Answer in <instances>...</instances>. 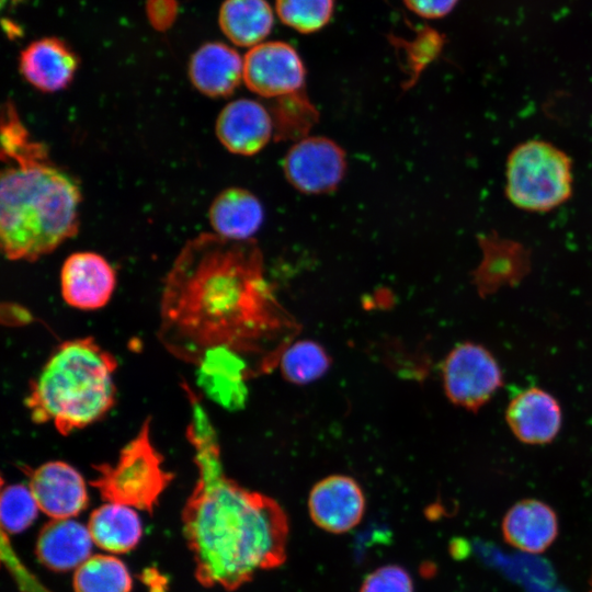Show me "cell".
Instances as JSON below:
<instances>
[{
	"mask_svg": "<svg viewBox=\"0 0 592 592\" xmlns=\"http://www.w3.org/2000/svg\"><path fill=\"white\" fill-rule=\"evenodd\" d=\"M196 366L198 384L210 399L228 409L244 405L246 380L252 372L242 355L226 348H215L206 351Z\"/></svg>",
	"mask_w": 592,
	"mask_h": 592,
	"instance_id": "cell-17",
	"label": "cell"
},
{
	"mask_svg": "<svg viewBox=\"0 0 592 592\" xmlns=\"http://www.w3.org/2000/svg\"><path fill=\"white\" fill-rule=\"evenodd\" d=\"M512 434L522 443L544 445L560 432L562 411L558 400L547 390L530 387L517 392L505 410Z\"/></svg>",
	"mask_w": 592,
	"mask_h": 592,
	"instance_id": "cell-14",
	"label": "cell"
},
{
	"mask_svg": "<svg viewBox=\"0 0 592 592\" xmlns=\"http://www.w3.org/2000/svg\"><path fill=\"white\" fill-rule=\"evenodd\" d=\"M218 24L232 44L253 47L270 35L274 11L267 0H225L219 9Z\"/></svg>",
	"mask_w": 592,
	"mask_h": 592,
	"instance_id": "cell-22",
	"label": "cell"
},
{
	"mask_svg": "<svg viewBox=\"0 0 592 592\" xmlns=\"http://www.w3.org/2000/svg\"><path fill=\"white\" fill-rule=\"evenodd\" d=\"M79 57L62 38L45 36L30 43L19 57L23 79L41 92L66 89L79 67Z\"/></svg>",
	"mask_w": 592,
	"mask_h": 592,
	"instance_id": "cell-13",
	"label": "cell"
},
{
	"mask_svg": "<svg viewBox=\"0 0 592 592\" xmlns=\"http://www.w3.org/2000/svg\"><path fill=\"white\" fill-rule=\"evenodd\" d=\"M115 286V270L99 253L75 252L61 266V296L73 308L81 310L102 308L111 299Z\"/></svg>",
	"mask_w": 592,
	"mask_h": 592,
	"instance_id": "cell-12",
	"label": "cell"
},
{
	"mask_svg": "<svg viewBox=\"0 0 592 592\" xmlns=\"http://www.w3.org/2000/svg\"><path fill=\"white\" fill-rule=\"evenodd\" d=\"M0 246L11 261H36L79 230L78 181L32 136L11 100L0 121Z\"/></svg>",
	"mask_w": 592,
	"mask_h": 592,
	"instance_id": "cell-3",
	"label": "cell"
},
{
	"mask_svg": "<svg viewBox=\"0 0 592 592\" xmlns=\"http://www.w3.org/2000/svg\"><path fill=\"white\" fill-rule=\"evenodd\" d=\"M406 7L424 19H439L447 15L458 0H403Z\"/></svg>",
	"mask_w": 592,
	"mask_h": 592,
	"instance_id": "cell-31",
	"label": "cell"
},
{
	"mask_svg": "<svg viewBox=\"0 0 592 592\" xmlns=\"http://www.w3.org/2000/svg\"><path fill=\"white\" fill-rule=\"evenodd\" d=\"M282 376L292 384L307 385L320 379L330 368L326 349L314 340L289 343L278 358Z\"/></svg>",
	"mask_w": 592,
	"mask_h": 592,
	"instance_id": "cell-24",
	"label": "cell"
},
{
	"mask_svg": "<svg viewBox=\"0 0 592 592\" xmlns=\"http://www.w3.org/2000/svg\"><path fill=\"white\" fill-rule=\"evenodd\" d=\"M183 388L192 411L186 436L198 473L182 511L183 534L196 580L234 591L285 561L288 519L274 499L225 475L214 428L200 398L187 385Z\"/></svg>",
	"mask_w": 592,
	"mask_h": 592,
	"instance_id": "cell-2",
	"label": "cell"
},
{
	"mask_svg": "<svg viewBox=\"0 0 592 592\" xmlns=\"http://www.w3.org/2000/svg\"><path fill=\"white\" fill-rule=\"evenodd\" d=\"M208 218L214 234L234 241L250 240L263 223L258 197L241 187H229L212 202Z\"/></svg>",
	"mask_w": 592,
	"mask_h": 592,
	"instance_id": "cell-20",
	"label": "cell"
},
{
	"mask_svg": "<svg viewBox=\"0 0 592 592\" xmlns=\"http://www.w3.org/2000/svg\"><path fill=\"white\" fill-rule=\"evenodd\" d=\"M39 508L29 486L13 483L1 488V530L18 534L29 528L36 520Z\"/></svg>",
	"mask_w": 592,
	"mask_h": 592,
	"instance_id": "cell-27",
	"label": "cell"
},
{
	"mask_svg": "<svg viewBox=\"0 0 592 592\" xmlns=\"http://www.w3.org/2000/svg\"><path fill=\"white\" fill-rule=\"evenodd\" d=\"M75 592H130L133 580L126 565L112 555H94L75 570Z\"/></svg>",
	"mask_w": 592,
	"mask_h": 592,
	"instance_id": "cell-23",
	"label": "cell"
},
{
	"mask_svg": "<svg viewBox=\"0 0 592 592\" xmlns=\"http://www.w3.org/2000/svg\"><path fill=\"white\" fill-rule=\"evenodd\" d=\"M589 592H592V573H591V578H590V589H589Z\"/></svg>",
	"mask_w": 592,
	"mask_h": 592,
	"instance_id": "cell-32",
	"label": "cell"
},
{
	"mask_svg": "<svg viewBox=\"0 0 592 592\" xmlns=\"http://www.w3.org/2000/svg\"><path fill=\"white\" fill-rule=\"evenodd\" d=\"M26 474L39 511L50 519H72L88 506L84 479L68 463L47 462L36 468H27Z\"/></svg>",
	"mask_w": 592,
	"mask_h": 592,
	"instance_id": "cell-11",
	"label": "cell"
},
{
	"mask_svg": "<svg viewBox=\"0 0 592 592\" xmlns=\"http://www.w3.org/2000/svg\"><path fill=\"white\" fill-rule=\"evenodd\" d=\"M558 534L555 511L536 499H524L512 505L502 521L504 540L520 550L538 554L546 550Z\"/></svg>",
	"mask_w": 592,
	"mask_h": 592,
	"instance_id": "cell-19",
	"label": "cell"
},
{
	"mask_svg": "<svg viewBox=\"0 0 592 592\" xmlns=\"http://www.w3.org/2000/svg\"><path fill=\"white\" fill-rule=\"evenodd\" d=\"M306 70L288 43L270 41L251 47L243 58V81L249 90L278 99L301 90Z\"/></svg>",
	"mask_w": 592,
	"mask_h": 592,
	"instance_id": "cell-8",
	"label": "cell"
},
{
	"mask_svg": "<svg viewBox=\"0 0 592 592\" xmlns=\"http://www.w3.org/2000/svg\"><path fill=\"white\" fill-rule=\"evenodd\" d=\"M93 543L112 554L134 549L143 535V525L132 506L106 502L93 510L87 525Z\"/></svg>",
	"mask_w": 592,
	"mask_h": 592,
	"instance_id": "cell-21",
	"label": "cell"
},
{
	"mask_svg": "<svg viewBox=\"0 0 592 592\" xmlns=\"http://www.w3.org/2000/svg\"><path fill=\"white\" fill-rule=\"evenodd\" d=\"M93 540L88 527L72 519L50 520L37 535L35 554L49 570L77 569L91 557Z\"/></svg>",
	"mask_w": 592,
	"mask_h": 592,
	"instance_id": "cell-18",
	"label": "cell"
},
{
	"mask_svg": "<svg viewBox=\"0 0 592 592\" xmlns=\"http://www.w3.org/2000/svg\"><path fill=\"white\" fill-rule=\"evenodd\" d=\"M365 505V496L357 481L341 474L320 479L308 496L311 521L332 534L353 530L362 521Z\"/></svg>",
	"mask_w": 592,
	"mask_h": 592,
	"instance_id": "cell-10",
	"label": "cell"
},
{
	"mask_svg": "<svg viewBox=\"0 0 592 592\" xmlns=\"http://www.w3.org/2000/svg\"><path fill=\"white\" fill-rule=\"evenodd\" d=\"M272 118L280 139L300 138L316 122L317 111L300 90L278 98Z\"/></svg>",
	"mask_w": 592,
	"mask_h": 592,
	"instance_id": "cell-26",
	"label": "cell"
},
{
	"mask_svg": "<svg viewBox=\"0 0 592 592\" xmlns=\"http://www.w3.org/2000/svg\"><path fill=\"white\" fill-rule=\"evenodd\" d=\"M443 388L457 407L476 412L488 403L503 385V374L493 354L476 342L454 346L442 365Z\"/></svg>",
	"mask_w": 592,
	"mask_h": 592,
	"instance_id": "cell-7",
	"label": "cell"
},
{
	"mask_svg": "<svg viewBox=\"0 0 592 592\" xmlns=\"http://www.w3.org/2000/svg\"><path fill=\"white\" fill-rule=\"evenodd\" d=\"M1 560L21 592H52L22 562L10 542L9 534L1 530Z\"/></svg>",
	"mask_w": 592,
	"mask_h": 592,
	"instance_id": "cell-29",
	"label": "cell"
},
{
	"mask_svg": "<svg viewBox=\"0 0 592 592\" xmlns=\"http://www.w3.org/2000/svg\"><path fill=\"white\" fill-rule=\"evenodd\" d=\"M159 339L174 356L197 365L202 355L226 348L240 355L263 353L297 325L264 277L253 240L216 234L189 240L167 274Z\"/></svg>",
	"mask_w": 592,
	"mask_h": 592,
	"instance_id": "cell-1",
	"label": "cell"
},
{
	"mask_svg": "<svg viewBox=\"0 0 592 592\" xmlns=\"http://www.w3.org/2000/svg\"><path fill=\"white\" fill-rule=\"evenodd\" d=\"M360 592H413V582L405 568L387 565L368 573Z\"/></svg>",
	"mask_w": 592,
	"mask_h": 592,
	"instance_id": "cell-28",
	"label": "cell"
},
{
	"mask_svg": "<svg viewBox=\"0 0 592 592\" xmlns=\"http://www.w3.org/2000/svg\"><path fill=\"white\" fill-rule=\"evenodd\" d=\"M275 12L292 30L310 34L322 30L332 19L334 0H275Z\"/></svg>",
	"mask_w": 592,
	"mask_h": 592,
	"instance_id": "cell-25",
	"label": "cell"
},
{
	"mask_svg": "<svg viewBox=\"0 0 592 592\" xmlns=\"http://www.w3.org/2000/svg\"><path fill=\"white\" fill-rule=\"evenodd\" d=\"M162 463V456L151 442L148 418L138 434L123 447L114 465L94 466L96 476L90 483L106 502L151 513L173 479Z\"/></svg>",
	"mask_w": 592,
	"mask_h": 592,
	"instance_id": "cell-6",
	"label": "cell"
},
{
	"mask_svg": "<svg viewBox=\"0 0 592 592\" xmlns=\"http://www.w3.org/2000/svg\"><path fill=\"white\" fill-rule=\"evenodd\" d=\"M146 12L150 24L158 31L170 27L175 20V0H147Z\"/></svg>",
	"mask_w": 592,
	"mask_h": 592,
	"instance_id": "cell-30",
	"label": "cell"
},
{
	"mask_svg": "<svg viewBox=\"0 0 592 592\" xmlns=\"http://www.w3.org/2000/svg\"><path fill=\"white\" fill-rule=\"evenodd\" d=\"M283 169L288 182L307 194L334 190L346 170L343 149L326 137H305L287 152Z\"/></svg>",
	"mask_w": 592,
	"mask_h": 592,
	"instance_id": "cell-9",
	"label": "cell"
},
{
	"mask_svg": "<svg viewBox=\"0 0 592 592\" xmlns=\"http://www.w3.org/2000/svg\"><path fill=\"white\" fill-rule=\"evenodd\" d=\"M505 193L516 207L548 212L569 200L572 193V163L566 152L545 140H528L509 155Z\"/></svg>",
	"mask_w": 592,
	"mask_h": 592,
	"instance_id": "cell-5",
	"label": "cell"
},
{
	"mask_svg": "<svg viewBox=\"0 0 592 592\" xmlns=\"http://www.w3.org/2000/svg\"><path fill=\"white\" fill-rule=\"evenodd\" d=\"M116 367L93 338L62 342L31 383L25 403L32 420L52 422L62 435L99 421L115 403Z\"/></svg>",
	"mask_w": 592,
	"mask_h": 592,
	"instance_id": "cell-4",
	"label": "cell"
},
{
	"mask_svg": "<svg viewBox=\"0 0 592 592\" xmlns=\"http://www.w3.org/2000/svg\"><path fill=\"white\" fill-rule=\"evenodd\" d=\"M215 130L218 140L228 151L252 156L270 141L274 125L272 115L261 103L238 99L223 107Z\"/></svg>",
	"mask_w": 592,
	"mask_h": 592,
	"instance_id": "cell-15",
	"label": "cell"
},
{
	"mask_svg": "<svg viewBox=\"0 0 592 592\" xmlns=\"http://www.w3.org/2000/svg\"><path fill=\"white\" fill-rule=\"evenodd\" d=\"M187 73L193 87L209 98H226L243 80V59L221 42H207L190 58Z\"/></svg>",
	"mask_w": 592,
	"mask_h": 592,
	"instance_id": "cell-16",
	"label": "cell"
}]
</instances>
